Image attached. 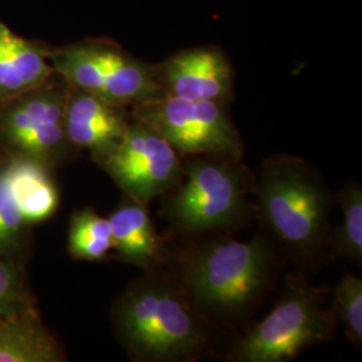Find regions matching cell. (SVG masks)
Segmentation results:
<instances>
[{
	"label": "cell",
	"mask_w": 362,
	"mask_h": 362,
	"mask_svg": "<svg viewBox=\"0 0 362 362\" xmlns=\"http://www.w3.org/2000/svg\"><path fill=\"white\" fill-rule=\"evenodd\" d=\"M179 284L151 275L130 286L115 310L118 336L144 361L194 360L208 348L200 315Z\"/></svg>",
	"instance_id": "cell-1"
},
{
	"label": "cell",
	"mask_w": 362,
	"mask_h": 362,
	"mask_svg": "<svg viewBox=\"0 0 362 362\" xmlns=\"http://www.w3.org/2000/svg\"><path fill=\"white\" fill-rule=\"evenodd\" d=\"M254 192L260 218L302 263L315 262L332 242V194L310 165L296 156L267 158Z\"/></svg>",
	"instance_id": "cell-2"
},
{
	"label": "cell",
	"mask_w": 362,
	"mask_h": 362,
	"mask_svg": "<svg viewBox=\"0 0 362 362\" xmlns=\"http://www.w3.org/2000/svg\"><path fill=\"white\" fill-rule=\"evenodd\" d=\"M270 250L260 238L223 239L188 248L179 259V285L196 310L220 317L242 314L269 284Z\"/></svg>",
	"instance_id": "cell-3"
},
{
	"label": "cell",
	"mask_w": 362,
	"mask_h": 362,
	"mask_svg": "<svg viewBox=\"0 0 362 362\" xmlns=\"http://www.w3.org/2000/svg\"><path fill=\"white\" fill-rule=\"evenodd\" d=\"M327 298L324 287L293 278L272 313L235 344L233 361H291L302 351L329 341L338 321Z\"/></svg>",
	"instance_id": "cell-4"
},
{
	"label": "cell",
	"mask_w": 362,
	"mask_h": 362,
	"mask_svg": "<svg viewBox=\"0 0 362 362\" xmlns=\"http://www.w3.org/2000/svg\"><path fill=\"white\" fill-rule=\"evenodd\" d=\"M251 179L240 160L185 156L181 180L169 191L164 215L187 233L233 226L245 216Z\"/></svg>",
	"instance_id": "cell-5"
},
{
	"label": "cell",
	"mask_w": 362,
	"mask_h": 362,
	"mask_svg": "<svg viewBox=\"0 0 362 362\" xmlns=\"http://www.w3.org/2000/svg\"><path fill=\"white\" fill-rule=\"evenodd\" d=\"M50 61L54 71L70 86L112 104L128 107L164 95L155 67L107 39H83L52 47Z\"/></svg>",
	"instance_id": "cell-6"
},
{
	"label": "cell",
	"mask_w": 362,
	"mask_h": 362,
	"mask_svg": "<svg viewBox=\"0 0 362 362\" xmlns=\"http://www.w3.org/2000/svg\"><path fill=\"white\" fill-rule=\"evenodd\" d=\"M70 85L57 73L34 90L0 101V146L11 157L49 169L76 149L67 139L65 112Z\"/></svg>",
	"instance_id": "cell-7"
},
{
	"label": "cell",
	"mask_w": 362,
	"mask_h": 362,
	"mask_svg": "<svg viewBox=\"0 0 362 362\" xmlns=\"http://www.w3.org/2000/svg\"><path fill=\"white\" fill-rule=\"evenodd\" d=\"M226 105L161 95L132 106L130 116L161 134L181 157L203 155L242 160V139Z\"/></svg>",
	"instance_id": "cell-8"
},
{
	"label": "cell",
	"mask_w": 362,
	"mask_h": 362,
	"mask_svg": "<svg viewBox=\"0 0 362 362\" xmlns=\"http://www.w3.org/2000/svg\"><path fill=\"white\" fill-rule=\"evenodd\" d=\"M95 163L125 196L146 206L172 191L182 175L177 151L155 129L133 117L116 149Z\"/></svg>",
	"instance_id": "cell-9"
},
{
	"label": "cell",
	"mask_w": 362,
	"mask_h": 362,
	"mask_svg": "<svg viewBox=\"0 0 362 362\" xmlns=\"http://www.w3.org/2000/svg\"><path fill=\"white\" fill-rule=\"evenodd\" d=\"M153 67L164 95L221 104H227L233 97V66L218 49L184 50Z\"/></svg>",
	"instance_id": "cell-10"
},
{
	"label": "cell",
	"mask_w": 362,
	"mask_h": 362,
	"mask_svg": "<svg viewBox=\"0 0 362 362\" xmlns=\"http://www.w3.org/2000/svg\"><path fill=\"white\" fill-rule=\"evenodd\" d=\"M130 119L125 106L70 86L66 103V134L76 149L89 151L94 161L116 149Z\"/></svg>",
	"instance_id": "cell-11"
},
{
	"label": "cell",
	"mask_w": 362,
	"mask_h": 362,
	"mask_svg": "<svg viewBox=\"0 0 362 362\" xmlns=\"http://www.w3.org/2000/svg\"><path fill=\"white\" fill-rule=\"evenodd\" d=\"M52 47L19 37L0 21V101L34 90L55 74Z\"/></svg>",
	"instance_id": "cell-12"
},
{
	"label": "cell",
	"mask_w": 362,
	"mask_h": 362,
	"mask_svg": "<svg viewBox=\"0 0 362 362\" xmlns=\"http://www.w3.org/2000/svg\"><path fill=\"white\" fill-rule=\"evenodd\" d=\"M107 219L118 258L145 270H155L164 262L163 242L146 204L127 196Z\"/></svg>",
	"instance_id": "cell-13"
},
{
	"label": "cell",
	"mask_w": 362,
	"mask_h": 362,
	"mask_svg": "<svg viewBox=\"0 0 362 362\" xmlns=\"http://www.w3.org/2000/svg\"><path fill=\"white\" fill-rule=\"evenodd\" d=\"M65 360L58 341L33 308L0 318V362H59Z\"/></svg>",
	"instance_id": "cell-14"
},
{
	"label": "cell",
	"mask_w": 362,
	"mask_h": 362,
	"mask_svg": "<svg viewBox=\"0 0 362 362\" xmlns=\"http://www.w3.org/2000/svg\"><path fill=\"white\" fill-rule=\"evenodd\" d=\"M6 165L11 194L25 223H40L52 218L59 203L58 188L50 175L52 169L15 157Z\"/></svg>",
	"instance_id": "cell-15"
},
{
	"label": "cell",
	"mask_w": 362,
	"mask_h": 362,
	"mask_svg": "<svg viewBox=\"0 0 362 362\" xmlns=\"http://www.w3.org/2000/svg\"><path fill=\"white\" fill-rule=\"evenodd\" d=\"M113 250V235L107 218L85 208L73 214L67 251L74 259L97 262Z\"/></svg>",
	"instance_id": "cell-16"
},
{
	"label": "cell",
	"mask_w": 362,
	"mask_h": 362,
	"mask_svg": "<svg viewBox=\"0 0 362 362\" xmlns=\"http://www.w3.org/2000/svg\"><path fill=\"white\" fill-rule=\"evenodd\" d=\"M341 207L342 220L337 230L333 243V252L361 263L362 259V188L360 184L349 182L337 194Z\"/></svg>",
	"instance_id": "cell-17"
},
{
	"label": "cell",
	"mask_w": 362,
	"mask_h": 362,
	"mask_svg": "<svg viewBox=\"0 0 362 362\" xmlns=\"http://www.w3.org/2000/svg\"><path fill=\"white\" fill-rule=\"evenodd\" d=\"M333 310L337 321L345 327L350 342L360 348L362 344V281L346 274L337 285L333 293Z\"/></svg>",
	"instance_id": "cell-18"
},
{
	"label": "cell",
	"mask_w": 362,
	"mask_h": 362,
	"mask_svg": "<svg viewBox=\"0 0 362 362\" xmlns=\"http://www.w3.org/2000/svg\"><path fill=\"white\" fill-rule=\"evenodd\" d=\"M27 224L15 204L7 165L0 168V254L11 250L19 242Z\"/></svg>",
	"instance_id": "cell-19"
},
{
	"label": "cell",
	"mask_w": 362,
	"mask_h": 362,
	"mask_svg": "<svg viewBox=\"0 0 362 362\" xmlns=\"http://www.w3.org/2000/svg\"><path fill=\"white\" fill-rule=\"evenodd\" d=\"M30 308L21 272L0 254V318Z\"/></svg>",
	"instance_id": "cell-20"
}]
</instances>
